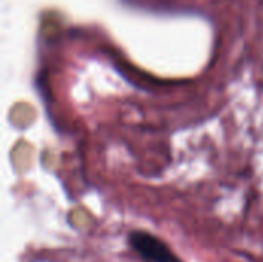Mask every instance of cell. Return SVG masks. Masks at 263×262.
Here are the masks:
<instances>
[{"instance_id": "6da1fadb", "label": "cell", "mask_w": 263, "mask_h": 262, "mask_svg": "<svg viewBox=\"0 0 263 262\" xmlns=\"http://www.w3.org/2000/svg\"><path fill=\"white\" fill-rule=\"evenodd\" d=\"M131 247L148 262H182L180 258L170 250V247L154 235L148 232H131L129 235Z\"/></svg>"}]
</instances>
